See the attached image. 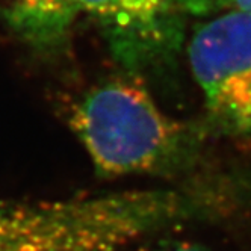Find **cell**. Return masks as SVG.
Masks as SVG:
<instances>
[{"label": "cell", "mask_w": 251, "mask_h": 251, "mask_svg": "<svg viewBox=\"0 0 251 251\" xmlns=\"http://www.w3.org/2000/svg\"><path fill=\"white\" fill-rule=\"evenodd\" d=\"M68 124L103 178L185 173L199 162L207 133L168 117L144 86L126 79L86 91L71 106Z\"/></svg>", "instance_id": "6da1fadb"}, {"label": "cell", "mask_w": 251, "mask_h": 251, "mask_svg": "<svg viewBox=\"0 0 251 251\" xmlns=\"http://www.w3.org/2000/svg\"><path fill=\"white\" fill-rule=\"evenodd\" d=\"M188 56L207 123L227 133L251 135V12L226 11L197 25Z\"/></svg>", "instance_id": "7a4b0ae2"}, {"label": "cell", "mask_w": 251, "mask_h": 251, "mask_svg": "<svg viewBox=\"0 0 251 251\" xmlns=\"http://www.w3.org/2000/svg\"><path fill=\"white\" fill-rule=\"evenodd\" d=\"M97 23L114 58L129 70L164 62L180 49L186 14L180 0H75Z\"/></svg>", "instance_id": "3957f363"}, {"label": "cell", "mask_w": 251, "mask_h": 251, "mask_svg": "<svg viewBox=\"0 0 251 251\" xmlns=\"http://www.w3.org/2000/svg\"><path fill=\"white\" fill-rule=\"evenodd\" d=\"M80 224L65 200L0 203V251H79Z\"/></svg>", "instance_id": "277c9868"}, {"label": "cell", "mask_w": 251, "mask_h": 251, "mask_svg": "<svg viewBox=\"0 0 251 251\" xmlns=\"http://www.w3.org/2000/svg\"><path fill=\"white\" fill-rule=\"evenodd\" d=\"M2 14L29 47L55 53L65 47L79 9L75 0H11Z\"/></svg>", "instance_id": "5b68a950"}, {"label": "cell", "mask_w": 251, "mask_h": 251, "mask_svg": "<svg viewBox=\"0 0 251 251\" xmlns=\"http://www.w3.org/2000/svg\"><path fill=\"white\" fill-rule=\"evenodd\" d=\"M186 15H215L226 11L251 12V0H180Z\"/></svg>", "instance_id": "8992f818"}, {"label": "cell", "mask_w": 251, "mask_h": 251, "mask_svg": "<svg viewBox=\"0 0 251 251\" xmlns=\"http://www.w3.org/2000/svg\"><path fill=\"white\" fill-rule=\"evenodd\" d=\"M127 251H212L200 244H192L188 241L164 239L157 242H146Z\"/></svg>", "instance_id": "52a82bcc"}]
</instances>
